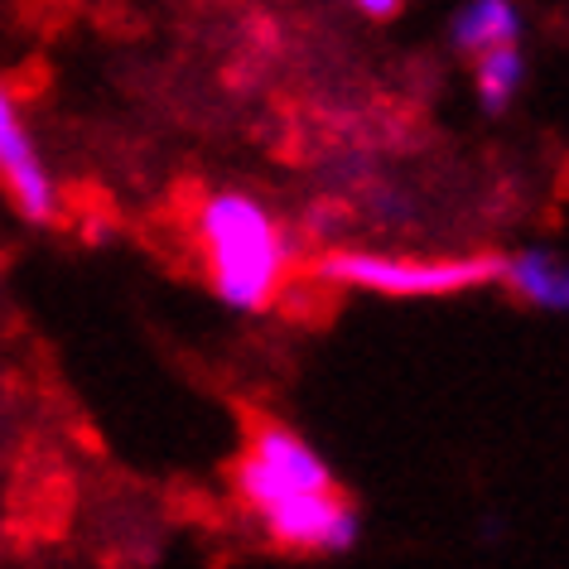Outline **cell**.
<instances>
[{
	"instance_id": "6da1fadb",
	"label": "cell",
	"mask_w": 569,
	"mask_h": 569,
	"mask_svg": "<svg viewBox=\"0 0 569 569\" xmlns=\"http://www.w3.org/2000/svg\"><path fill=\"white\" fill-rule=\"evenodd\" d=\"M193 241L203 251L208 280L218 300L237 315H261L280 300L295 266L290 232L261 198L241 189L208 193L193 212Z\"/></svg>"
},
{
	"instance_id": "7a4b0ae2",
	"label": "cell",
	"mask_w": 569,
	"mask_h": 569,
	"mask_svg": "<svg viewBox=\"0 0 569 569\" xmlns=\"http://www.w3.org/2000/svg\"><path fill=\"white\" fill-rule=\"evenodd\" d=\"M319 276L343 290L387 300H439L497 280V256H396V251H329Z\"/></svg>"
},
{
	"instance_id": "3957f363",
	"label": "cell",
	"mask_w": 569,
	"mask_h": 569,
	"mask_svg": "<svg viewBox=\"0 0 569 569\" xmlns=\"http://www.w3.org/2000/svg\"><path fill=\"white\" fill-rule=\"evenodd\" d=\"M333 488V473L323 463V453L309 445L305 435L284 430V425H261L251 435L247 453L237 459V492L251 511H266L280 497Z\"/></svg>"
},
{
	"instance_id": "277c9868",
	"label": "cell",
	"mask_w": 569,
	"mask_h": 569,
	"mask_svg": "<svg viewBox=\"0 0 569 569\" xmlns=\"http://www.w3.org/2000/svg\"><path fill=\"white\" fill-rule=\"evenodd\" d=\"M0 193L30 222H53L63 208V189L34 140L30 111L6 78H0Z\"/></svg>"
},
{
	"instance_id": "5b68a950",
	"label": "cell",
	"mask_w": 569,
	"mask_h": 569,
	"mask_svg": "<svg viewBox=\"0 0 569 569\" xmlns=\"http://www.w3.org/2000/svg\"><path fill=\"white\" fill-rule=\"evenodd\" d=\"M266 526V536L280 550H305V555H348L362 536V521L352 502H343L333 488L315 492H295L270 502L266 511H256Z\"/></svg>"
},
{
	"instance_id": "8992f818",
	"label": "cell",
	"mask_w": 569,
	"mask_h": 569,
	"mask_svg": "<svg viewBox=\"0 0 569 569\" xmlns=\"http://www.w3.org/2000/svg\"><path fill=\"white\" fill-rule=\"evenodd\" d=\"M497 280L517 295L521 305L546 309V315H569V261L555 251H517L497 261Z\"/></svg>"
},
{
	"instance_id": "52a82bcc",
	"label": "cell",
	"mask_w": 569,
	"mask_h": 569,
	"mask_svg": "<svg viewBox=\"0 0 569 569\" xmlns=\"http://www.w3.org/2000/svg\"><path fill=\"white\" fill-rule=\"evenodd\" d=\"M449 39L459 53H468V59H478V53H488L497 44H517L521 10L511 6V0H468L449 24Z\"/></svg>"
},
{
	"instance_id": "ba28073f",
	"label": "cell",
	"mask_w": 569,
	"mask_h": 569,
	"mask_svg": "<svg viewBox=\"0 0 569 569\" xmlns=\"http://www.w3.org/2000/svg\"><path fill=\"white\" fill-rule=\"evenodd\" d=\"M521 88H526V53L517 44H497V49L473 59V92H478L482 111L502 117V111L521 97Z\"/></svg>"
},
{
	"instance_id": "9c48e42d",
	"label": "cell",
	"mask_w": 569,
	"mask_h": 569,
	"mask_svg": "<svg viewBox=\"0 0 569 569\" xmlns=\"http://www.w3.org/2000/svg\"><path fill=\"white\" fill-rule=\"evenodd\" d=\"M352 6H358L362 16H372V20H391L396 10H401V0H352Z\"/></svg>"
}]
</instances>
